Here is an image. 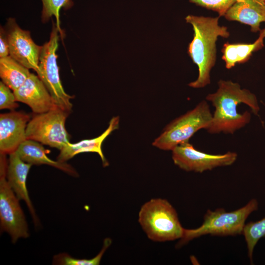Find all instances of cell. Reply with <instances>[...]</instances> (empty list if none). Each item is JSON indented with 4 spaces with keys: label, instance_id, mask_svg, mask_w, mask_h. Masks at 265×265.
<instances>
[{
    "label": "cell",
    "instance_id": "obj_10",
    "mask_svg": "<svg viewBox=\"0 0 265 265\" xmlns=\"http://www.w3.org/2000/svg\"><path fill=\"white\" fill-rule=\"evenodd\" d=\"M7 26L10 56L28 69L37 72L42 46L36 45L30 32L21 28L14 19H9Z\"/></svg>",
    "mask_w": 265,
    "mask_h": 265
},
{
    "label": "cell",
    "instance_id": "obj_22",
    "mask_svg": "<svg viewBox=\"0 0 265 265\" xmlns=\"http://www.w3.org/2000/svg\"><path fill=\"white\" fill-rule=\"evenodd\" d=\"M190 2L216 12L220 17L224 16L236 0H188Z\"/></svg>",
    "mask_w": 265,
    "mask_h": 265
},
{
    "label": "cell",
    "instance_id": "obj_17",
    "mask_svg": "<svg viewBox=\"0 0 265 265\" xmlns=\"http://www.w3.org/2000/svg\"><path fill=\"white\" fill-rule=\"evenodd\" d=\"M265 28L259 31L258 38L252 43L231 44L224 43L221 49L222 59L225 63V67L230 69L237 64L247 62L254 52L262 49L264 47Z\"/></svg>",
    "mask_w": 265,
    "mask_h": 265
},
{
    "label": "cell",
    "instance_id": "obj_2",
    "mask_svg": "<svg viewBox=\"0 0 265 265\" xmlns=\"http://www.w3.org/2000/svg\"><path fill=\"white\" fill-rule=\"evenodd\" d=\"M216 17L188 15L185 18L193 27V38L188 44L187 53L198 68L197 79L188 86L200 88L211 82L210 72L216 60V42L218 37L227 38L230 32L227 27L221 26Z\"/></svg>",
    "mask_w": 265,
    "mask_h": 265
},
{
    "label": "cell",
    "instance_id": "obj_18",
    "mask_svg": "<svg viewBox=\"0 0 265 265\" xmlns=\"http://www.w3.org/2000/svg\"><path fill=\"white\" fill-rule=\"evenodd\" d=\"M30 73L11 56L0 58V77L2 81L13 91L26 81Z\"/></svg>",
    "mask_w": 265,
    "mask_h": 265
},
{
    "label": "cell",
    "instance_id": "obj_3",
    "mask_svg": "<svg viewBox=\"0 0 265 265\" xmlns=\"http://www.w3.org/2000/svg\"><path fill=\"white\" fill-rule=\"evenodd\" d=\"M138 222L150 239L165 242L181 239L185 229L177 213L167 200L153 198L145 203L138 213Z\"/></svg>",
    "mask_w": 265,
    "mask_h": 265
},
{
    "label": "cell",
    "instance_id": "obj_13",
    "mask_svg": "<svg viewBox=\"0 0 265 265\" xmlns=\"http://www.w3.org/2000/svg\"><path fill=\"white\" fill-rule=\"evenodd\" d=\"M32 165L23 161L16 152L9 155L6 173L7 182L18 198L26 203L34 225L38 226L39 220L30 199L26 187V179Z\"/></svg>",
    "mask_w": 265,
    "mask_h": 265
},
{
    "label": "cell",
    "instance_id": "obj_7",
    "mask_svg": "<svg viewBox=\"0 0 265 265\" xmlns=\"http://www.w3.org/2000/svg\"><path fill=\"white\" fill-rule=\"evenodd\" d=\"M8 166L6 155L0 156V222L2 231L9 234L13 243L29 237L27 224L19 199L6 180Z\"/></svg>",
    "mask_w": 265,
    "mask_h": 265
},
{
    "label": "cell",
    "instance_id": "obj_15",
    "mask_svg": "<svg viewBox=\"0 0 265 265\" xmlns=\"http://www.w3.org/2000/svg\"><path fill=\"white\" fill-rule=\"evenodd\" d=\"M119 124V117H113L109 122L107 128L98 137L82 140L75 143H68L60 150L57 160L65 162L79 154L92 152L97 153L100 156L104 166H107L108 162L102 150V144L114 130L118 128Z\"/></svg>",
    "mask_w": 265,
    "mask_h": 265
},
{
    "label": "cell",
    "instance_id": "obj_20",
    "mask_svg": "<svg viewBox=\"0 0 265 265\" xmlns=\"http://www.w3.org/2000/svg\"><path fill=\"white\" fill-rule=\"evenodd\" d=\"M111 243V239L106 238L100 252L95 257L90 259H76L66 253H62L54 256L53 263L54 265H98L100 264L103 255Z\"/></svg>",
    "mask_w": 265,
    "mask_h": 265
},
{
    "label": "cell",
    "instance_id": "obj_16",
    "mask_svg": "<svg viewBox=\"0 0 265 265\" xmlns=\"http://www.w3.org/2000/svg\"><path fill=\"white\" fill-rule=\"evenodd\" d=\"M16 152L23 161L31 165H48L62 170L70 176L75 177L79 176L76 169L66 162L55 161L50 159L42 144L36 141L26 139L21 144Z\"/></svg>",
    "mask_w": 265,
    "mask_h": 265
},
{
    "label": "cell",
    "instance_id": "obj_12",
    "mask_svg": "<svg viewBox=\"0 0 265 265\" xmlns=\"http://www.w3.org/2000/svg\"><path fill=\"white\" fill-rule=\"evenodd\" d=\"M13 93L17 101L27 105L35 114L46 112L57 107L43 81L32 73Z\"/></svg>",
    "mask_w": 265,
    "mask_h": 265
},
{
    "label": "cell",
    "instance_id": "obj_23",
    "mask_svg": "<svg viewBox=\"0 0 265 265\" xmlns=\"http://www.w3.org/2000/svg\"><path fill=\"white\" fill-rule=\"evenodd\" d=\"M11 89L2 81L0 82V109L14 110L19 107L15 96Z\"/></svg>",
    "mask_w": 265,
    "mask_h": 265
},
{
    "label": "cell",
    "instance_id": "obj_11",
    "mask_svg": "<svg viewBox=\"0 0 265 265\" xmlns=\"http://www.w3.org/2000/svg\"><path fill=\"white\" fill-rule=\"evenodd\" d=\"M30 115L22 111L0 115V153L10 155L26 139V132Z\"/></svg>",
    "mask_w": 265,
    "mask_h": 265
},
{
    "label": "cell",
    "instance_id": "obj_9",
    "mask_svg": "<svg viewBox=\"0 0 265 265\" xmlns=\"http://www.w3.org/2000/svg\"><path fill=\"white\" fill-rule=\"evenodd\" d=\"M172 151V159L175 165L186 171L199 173L217 167L230 165L238 157L235 152L212 155L201 152L195 149L188 141L178 145Z\"/></svg>",
    "mask_w": 265,
    "mask_h": 265
},
{
    "label": "cell",
    "instance_id": "obj_24",
    "mask_svg": "<svg viewBox=\"0 0 265 265\" xmlns=\"http://www.w3.org/2000/svg\"><path fill=\"white\" fill-rule=\"evenodd\" d=\"M9 54V42L7 33L2 28L0 32V58L8 56Z\"/></svg>",
    "mask_w": 265,
    "mask_h": 265
},
{
    "label": "cell",
    "instance_id": "obj_1",
    "mask_svg": "<svg viewBox=\"0 0 265 265\" xmlns=\"http://www.w3.org/2000/svg\"><path fill=\"white\" fill-rule=\"evenodd\" d=\"M217 91L209 94L206 98L215 108L211 122L206 129L211 133L221 132L233 133L248 124L251 114L247 111L243 114L237 111V106L241 103L248 105L254 114L260 110L255 95L231 80H220L218 81Z\"/></svg>",
    "mask_w": 265,
    "mask_h": 265
},
{
    "label": "cell",
    "instance_id": "obj_4",
    "mask_svg": "<svg viewBox=\"0 0 265 265\" xmlns=\"http://www.w3.org/2000/svg\"><path fill=\"white\" fill-rule=\"evenodd\" d=\"M258 209L255 199L250 200L244 206L232 212L223 209L215 211L208 210L204 215L202 224L195 229H185L183 237L178 242L179 246L202 236H236L242 234L245 221L249 215Z\"/></svg>",
    "mask_w": 265,
    "mask_h": 265
},
{
    "label": "cell",
    "instance_id": "obj_8",
    "mask_svg": "<svg viewBox=\"0 0 265 265\" xmlns=\"http://www.w3.org/2000/svg\"><path fill=\"white\" fill-rule=\"evenodd\" d=\"M69 113L58 107L46 112L35 113L26 127V139L60 150L70 142L71 136L65 127Z\"/></svg>",
    "mask_w": 265,
    "mask_h": 265
},
{
    "label": "cell",
    "instance_id": "obj_21",
    "mask_svg": "<svg viewBox=\"0 0 265 265\" xmlns=\"http://www.w3.org/2000/svg\"><path fill=\"white\" fill-rule=\"evenodd\" d=\"M43 10L42 11V20L46 22L54 16L56 19L57 26L60 30L59 25V12L61 8L68 9L73 5L71 0H42Z\"/></svg>",
    "mask_w": 265,
    "mask_h": 265
},
{
    "label": "cell",
    "instance_id": "obj_14",
    "mask_svg": "<svg viewBox=\"0 0 265 265\" xmlns=\"http://www.w3.org/2000/svg\"><path fill=\"white\" fill-rule=\"evenodd\" d=\"M224 16L228 21L249 26L251 31L256 33L265 22V0H236Z\"/></svg>",
    "mask_w": 265,
    "mask_h": 265
},
{
    "label": "cell",
    "instance_id": "obj_6",
    "mask_svg": "<svg viewBox=\"0 0 265 265\" xmlns=\"http://www.w3.org/2000/svg\"><path fill=\"white\" fill-rule=\"evenodd\" d=\"M60 30L53 23L49 41L41 49L38 76L50 93L55 105L59 108L71 112L72 96L67 94L62 86L59 74L56 52L58 47V35Z\"/></svg>",
    "mask_w": 265,
    "mask_h": 265
},
{
    "label": "cell",
    "instance_id": "obj_19",
    "mask_svg": "<svg viewBox=\"0 0 265 265\" xmlns=\"http://www.w3.org/2000/svg\"><path fill=\"white\" fill-rule=\"evenodd\" d=\"M242 234L246 243L248 256L252 263L255 247L258 241L265 237V217L259 221L245 224Z\"/></svg>",
    "mask_w": 265,
    "mask_h": 265
},
{
    "label": "cell",
    "instance_id": "obj_5",
    "mask_svg": "<svg viewBox=\"0 0 265 265\" xmlns=\"http://www.w3.org/2000/svg\"><path fill=\"white\" fill-rule=\"evenodd\" d=\"M212 117L208 103L203 101L167 125L152 144L161 150L172 151L178 145L188 142L198 130L206 129Z\"/></svg>",
    "mask_w": 265,
    "mask_h": 265
}]
</instances>
